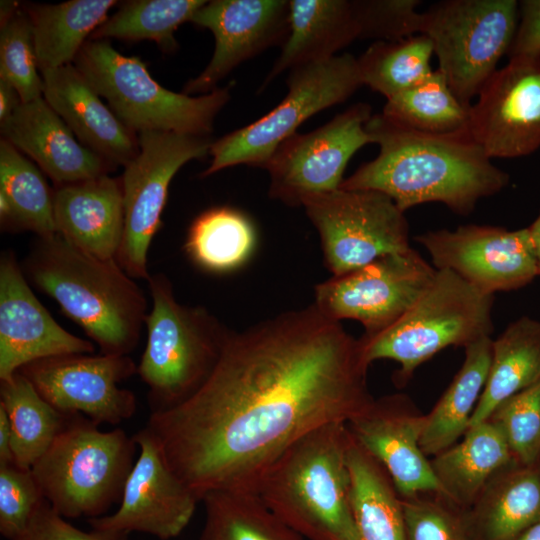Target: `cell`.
Returning <instances> with one entry per match:
<instances>
[{
  "label": "cell",
  "mask_w": 540,
  "mask_h": 540,
  "mask_svg": "<svg viewBox=\"0 0 540 540\" xmlns=\"http://www.w3.org/2000/svg\"><path fill=\"white\" fill-rule=\"evenodd\" d=\"M19 372L65 415L83 414L98 425H116L136 411L134 393L119 387L137 373L129 355H60L31 362Z\"/></svg>",
  "instance_id": "2e32d148"
},
{
  "label": "cell",
  "mask_w": 540,
  "mask_h": 540,
  "mask_svg": "<svg viewBox=\"0 0 540 540\" xmlns=\"http://www.w3.org/2000/svg\"><path fill=\"white\" fill-rule=\"evenodd\" d=\"M433 54V45L424 34L375 41L357 58L362 84L388 99L428 78L434 71Z\"/></svg>",
  "instance_id": "d590c367"
},
{
  "label": "cell",
  "mask_w": 540,
  "mask_h": 540,
  "mask_svg": "<svg viewBox=\"0 0 540 540\" xmlns=\"http://www.w3.org/2000/svg\"><path fill=\"white\" fill-rule=\"evenodd\" d=\"M24 267L102 354L129 355L136 348L147 300L116 259L90 255L56 233L38 237Z\"/></svg>",
  "instance_id": "3957f363"
},
{
  "label": "cell",
  "mask_w": 540,
  "mask_h": 540,
  "mask_svg": "<svg viewBox=\"0 0 540 540\" xmlns=\"http://www.w3.org/2000/svg\"><path fill=\"white\" fill-rule=\"evenodd\" d=\"M494 295L486 294L449 270H437L412 307L381 333L358 341L364 362L389 359L399 368L396 386H404L415 370L448 347H467L491 337Z\"/></svg>",
  "instance_id": "52a82bcc"
},
{
  "label": "cell",
  "mask_w": 540,
  "mask_h": 540,
  "mask_svg": "<svg viewBox=\"0 0 540 540\" xmlns=\"http://www.w3.org/2000/svg\"><path fill=\"white\" fill-rule=\"evenodd\" d=\"M365 129L379 154L344 179L341 189L383 193L403 212L439 202L455 214L468 215L481 199L509 183V175L492 163L468 129L423 132L382 113L372 115Z\"/></svg>",
  "instance_id": "7a4b0ae2"
},
{
  "label": "cell",
  "mask_w": 540,
  "mask_h": 540,
  "mask_svg": "<svg viewBox=\"0 0 540 540\" xmlns=\"http://www.w3.org/2000/svg\"><path fill=\"white\" fill-rule=\"evenodd\" d=\"M358 339L314 304L231 331L206 381L146 428L199 498L253 491L294 442L372 400Z\"/></svg>",
  "instance_id": "6da1fadb"
},
{
  "label": "cell",
  "mask_w": 540,
  "mask_h": 540,
  "mask_svg": "<svg viewBox=\"0 0 540 540\" xmlns=\"http://www.w3.org/2000/svg\"><path fill=\"white\" fill-rule=\"evenodd\" d=\"M43 500L31 469L0 465V532L6 540L24 533Z\"/></svg>",
  "instance_id": "7bdbcfd3"
},
{
  "label": "cell",
  "mask_w": 540,
  "mask_h": 540,
  "mask_svg": "<svg viewBox=\"0 0 540 540\" xmlns=\"http://www.w3.org/2000/svg\"><path fill=\"white\" fill-rule=\"evenodd\" d=\"M539 380L540 320L522 316L492 340L486 384L470 427L486 421L500 403Z\"/></svg>",
  "instance_id": "f546056e"
},
{
  "label": "cell",
  "mask_w": 540,
  "mask_h": 540,
  "mask_svg": "<svg viewBox=\"0 0 540 540\" xmlns=\"http://www.w3.org/2000/svg\"><path fill=\"white\" fill-rule=\"evenodd\" d=\"M302 206L320 236L332 276L411 248L405 212L383 193L339 188L310 197Z\"/></svg>",
  "instance_id": "7c38bea8"
},
{
  "label": "cell",
  "mask_w": 540,
  "mask_h": 540,
  "mask_svg": "<svg viewBox=\"0 0 540 540\" xmlns=\"http://www.w3.org/2000/svg\"><path fill=\"white\" fill-rule=\"evenodd\" d=\"M406 540H468L464 512L437 493L401 498Z\"/></svg>",
  "instance_id": "60d3db41"
},
{
  "label": "cell",
  "mask_w": 540,
  "mask_h": 540,
  "mask_svg": "<svg viewBox=\"0 0 540 540\" xmlns=\"http://www.w3.org/2000/svg\"><path fill=\"white\" fill-rule=\"evenodd\" d=\"M22 103L16 88L0 79V122L7 119Z\"/></svg>",
  "instance_id": "bcb514c9"
},
{
  "label": "cell",
  "mask_w": 540,
  "mask_h": 540,
  "mask_svg": "<svg viewBox=\"0 0 540 540\" xmlns=\"http://www.w3.org/2000/svg\"><path fill=\"white\" fill-rule=\"evenodd\" d=\"M133 437L140 453L125 482L119 508L89 523L94 529L174 538L188 525L200 500L170 469L147 428Z\"/></svg>",
  "instance_id": "ac0fdd59"
},
{
  "label": "cell",
  "mask_w": 540,
  "mask_h": 540,
  "mask_svg": "<svg viewBox=\"0 0 540 540\" xmlns=\"http://www.w3.org/2000/svg\"><path fill=\"white\" fill-rule=\"evenodd\" d=\"M469 109L437 69L421 83L388 98L382 114L415 130L444 134L468 129Z\"/></svg>",
  "instance_id": "8d00e7d4"
},
{
  "label": "cell",
  "mask_w": 540,
  "mask_h": 540,
  "mask_svg": "<svg viewBox=\"0 0 540 540\" xmlns=\"http://www.w3.org/2000/svg\"><path fill=\"white\" fill-rule=\"evenodd\" d=\"M371 116V106L359 102L318 129L285 140L265 168L270 175L269 196L302 206L310 197L339 189L349 160L372 143L365 129Z\"/></svg>",
  "instance_id": "5bb4252c"
},
{
  "label": "cell",
  "mask_w": 540,
  "mask_h": 540,
  "mask_svg": "<svg viewBox=\"0 0 540 540\" xmlns=\"http://www.w3.org/2000/svg\"><path fill=\"white\" fill-rule=\"evenodd\" d=\"M206 2L204 0L128 1L92 33L91 39L152 40L163 51L172 52L178 46L174 38L177 28L191 21L194 14Z\"/></svg>",
  "instance_id": "74e56055"
},
{
  "label": "cell",
  "mask_w": 540,
  "mask_h": 540,
  "mask_svg": "<svg viewBox=\"0 0 540 540\" xmlns=\"http://www.w3.org/2000/svg\"><path fill=\"white\" fill-rule=\"evenodd\" d=\"M95 346L65 330L42 305L11 251L0 259V381L49 357L91 354Z\"/></svg>",
  "instance_id": "ffe728a7"
},
{
  "label": "cell",
  "mask_w": 540,
  "mask_h": 540,
  "mask_svg": "<svg viewBox=\"0 0 540 540\" xmlns=\"http://www.w3.org/2000/svg\"><path fill=\"white\" fill-rule=\"evenodd\" d=\"M514 540H540V520L524 530Z\"/></svg>",
  "instance_id": "681fc988"
},
{
  "label": "cell",
  "mask_w": 540,
  "mask_h": 540,
  "mask_svg": "<svg viewBox=\"0 0 540 540\" xmlns=\"http://www.w3.org/2000/svg\"><path fill=\"white\" fill-rule=\"evenodd\" d=\"M418 0H354L359 39L393 41L421 34Z\"/></svg>",
  "instance_id": "b9f144b4"
},
{
  "label": "cell",
  "mask_w": 540,
  "mask_h": 540,
  "mask_svg": "<svg viewBox=\"0 0 540 540\" xmlns=\"http://www.w3.org/2000/svg\"><path fill=\"white\" fill-rule=\"evenodd\" d=\"M357 58L344 53L290 70L288 92L269 113L213 141L212 161L202 172L249 165L266 168L278 147L314 114L344 102L362 86Z\"/></svg>",
  "instance_id": "9c48e42d"
},
{
  "label": "cell",
  "mask_w": 540,
  "mask_h": 540,
  "mask_svg": "<svg viewBox=\"0 0 540 540\" xmlns=\"http://www.w3.org/2000/svg\"><path fill=\"white\" fill-rule=\"evenodd\" d=\"M200 540H303L253 491H215L202 499Z\"/></svg>",
  "instance_id": "e575fe53"
},
{
  "label": "cell",
  "mask_w": 540,
  "mask_h": 540,
  "mask_svg": "<svg viewBox=\"0 0 540 540\" xmlns=\"http://www.w3.org/2000/svg\"><path fill=\"white\" fill-rule=\"evenodd\" d=\"M10 463H14L11 428L6 412L0 406V465Z\"/></svg>",
  "instance_id": "7dc6e473"
},
{
  "label": "cell",
  "mask_w": 540,
  "mask_h": 540,
  "mask_svg": "<svg viewBox=\"0 0 540 540\" xmlns=\"http://www.w3.org/2000/svg\"><path fill=\"white\" fill-rule=\"evenodd\" d=\"M0 7V79L16 88L22 103L42 98L31 19L17 2L2 1Z\"/></svg>",
  "instance_id": "f35d334b"
},
{
  "label": "cell",
  "mask_w": 540,
  "mask_h": 540,
  "mask_svg": "<svg viewBox=\"0 0 540 540\" xmlns=\"http://www.w3.org/2000/svg\"><path fill=\"white\" fill-rule=\"evenodd\" d=\"M257 245L253 221L242 211L217 206L199 214L191 223L184 249L204 271L230 273L243 267Z\"/></svg>",
  "instance_id": "1f68e13d"
},
{
  "label": "cell",
  "mask_w": 540,
  "mask_h": 540,
  "mask_svg": "<svg viewBox=\"0 0 540 540\" xmlns=\"http://www.w3.org/2000/svg\"><path fill=\"white\" fill-rule=\"evenodd\" d=\"M487 420L500 429L517 463L540 461V380L500 403Z\"/></svg>",
  "instance_id": "ab89813d"
},
{
  "label": "cell",
  "mask_w": 540,
  "mask_h": 540,
  "mask_svg": "<svg viewBox=\"0 0 540 540\" xmlns=\"http://www.w3.org/2000/svg\"><path fill=\"white\" fill-rule=\"evenodd\" d=\"M520 20L511 42L509 59L540 60V0L519 2Z\"/></svg>",
  "instance_id": "f6af8a7d"
},
{
  "label": "cell",
  "mask_w": 540,
  "mask_h": 540,
  "mask_svg": "<svg viewBox=\"0 0 540 540\" xmlns=\"http://www.w3.org/2000/svg\"><path fill=\"white\" fill-rule=\"evenodd\" d=\"M1 132L3 139L34 160L55 185L107 175L113 165L76 140L43 97L21 103L1 122Z\"/></svg>",
  "instance_id": "7402d4cb"
},
{
  "label": "cell",
  "mask_w": 540,
  "mask_h": 540,
  "mask_svg": "<svg viewBox=\"0 0 540 540\" xmlns=\"http://www.w3.org/2000/svg\"><path fill=\"white\" fill-rule=\"evenodd\" d=\"M191 22L210 30L215 38L210 62L183 90L187 95H203L216 89L242 62L274 45H283L289 32V1H207Z\"/></svg>",
  "instance_id": "d6986e66"
},
{
  "label": "cell",
  "mask_w": 540,
  "mask_h": 540,
  "mask_svg": "<svg viewBox=\"0 0 540 540\" xmlns=\"http://www.w3.org/2000/svg\"><path fill=\"white\" fill-rule=\"evenodd\" d=\"M516 0H445L423 12L426 35L455 96L471 100L508 53L518 21Z\"/></svg>",
  "instance_id": "30bf717a"
},
{
  "label": "cell",
  "mask_w": 540,
  "mask_h": 540,
  "mask_svg": "<svg viewBox=\"0 0 540 540\" xmlns=\"http://www.w3.org/2000/svg\"><path fill=\"white\" fill-rule=\"evenodd\" d=\"M137 141L138 153L121 178L124 233L116 261L133 279L147 280L148 252L161 226L169 185L183 165L210 154L213 141L165 131L140 132Z\"/></svg>",
  "instance_id": "8fae6325"
},
{
  "label": "cell",
  "mask_w": 540,
  "mask_h": 540,
  "mask_svg": "<svg viewBox=\"0 0 540 540\" xmlns=\"http://www.w3.org/2000/svg\"><path fill=\"white\" fill-rule=\"evenodd\" d=\"M43 171L7 140L0 142V193L11 207L5 230H28L38 237L57 233L53 190Z\"/></svg>",
  "instance_id": "836d02e7"
},
{
  "label": "cell",
  "mask_w": 540,
  "mask_h": 540,
  "mask_svg": "<svg viewBox=\"0 0 540 540\" xmlns=\"http://www.w3.org/2000/svg\"><path fill=\"white\" fill-rule=\"evenodd\" d=\"M116 3L114 0H71L27 7L39 71L72 64L87 37L106 21L108 11Z\"/></svg>",
  "instance_id": "4dcf8cb0"
},
{
  "label": "cell",
  "mask_w": 540,
  "mask_h": 540,
  "mask_svg": "<svg viewBox=\"0 0 540 540\" xmlns=\"http://www.w3.org/2000/svg\"><path fill=\"white\" fill-rule=\"evenodd\" d=\"M425 415L403 393L373 400L348 423L352 437L387 471L401 498L442 494L420 446Z\"/></svg>",
  "instance_id": "44dd1931"
},
{
  "label": "cell",
  "mask_w": 540,
  "mask_h": 540,
  "mask_svg": "<svg viewBox=\"0 0 540 540\" xmlns=\"http://www.w3.org/2000/svg\"><path fill=\"white\" fill-rule=\"evenodd\" d=\"M463 512L468 540H514L540 520V461L503 469Z\"/></svg>",
  "instance_id": "484cf974"
},
{
  "label": "cell",
  "mask_w": 540,
  "mask_h": 540,
  "mask_svg": "<svg viewBox=\"0 0 540 540\" xmlns=\"http://www.w3.org/2000/svg\"><path fill=\"white\" fill-rule=\"evenodd\" d=\"M346 423L323 425L289 446L255 492L288 527L309 540H360L350 506Z\"/></svg>",
  "instance_id": "277c9868"
},
{
  "label": "cell",
  "mask_w": 540,
  "mask_h": 540,
  "mask_svg": "<svg viewBox=\"0 0 540 540\" xmlns=\"http://www.w3.org/2000/svg\"><path fill=\"white\" fill-rule=\"evenodd\" d=\"M359 37L354 0H290L287 38L259 92L285 70L332 58Z\"/></svg>",
  "instance_id": "d4e9b609"
},
{
  "label": "cell",
  "mask_w": 540,
  "mask_h": 540,
  "mask_svg": "<svg viewBox=\"0 0 540 540\" xmlns=\"http://www.w3.org/2000/svg\"><path fill=\"white\" fill-rule=\"evenodd\" d=\"M128 535L114 530H80L66 521L44 499L24 533L16 540H128Z\"/></svg>",
  "instance_id": "ee69618b"
},
{
  "label": "cell",
  "mask_w": 540,
  "mask_h": 540,
  "mask_svg": "<svg viewBox=\"0 0 540 540\" xmlns=\"http://www.w3.org/2000/svg\"><path fill=\"white\" fill-rule=\"evenodd\" d=\"M0 406L10 423L14 464L30 470L52 444L68 415L50 405L19 371L1 382Z\"/></svg>",
  "instance_id": "d6a6232c"
},
{
  "label": "cell",
  "mask_w": 540,
  "mask_h": 540,
  "mask_svg": "<svg viewBox=\"0 0 540 540\" xmlns=\"http://www.w3.org/2000/svg\"><path fill=\"white\" fill-rule=\"evenodd\" d=\"M75 66L132 132L165 131L208 136L230 99V88L190 96L156 82L138 57L124 56L106 39L88 40Z\"/></svg>",
  "instance_id": "ba28073f"
},
{
  "label": "cell",
  "mask_w": 540,
  "mask_h": 540,
  "mask_svg": "<svg viewBox=\"0 0 540 540\" xmlns=\"http://www.w3.org/2000/svg\"><path fill=\"white\" fill-rule=\"evenodd\" d=\"M527 229L537 261L538 276L540 277V212L535 220L527 227Z\"/></svg>",
  "instance_id": "c3c4849f"
},
{
  "label": "cell",
  "mask_w": 540,
  "mask_h": 540,
  "mask_svg": "<svg viewBox=\"0 0 540 540\" xmlns=\"http://www.w3.org/2000/svg\"><path fill=\"white\" fill-rule=\"evenodd\" d=\"M464 349L460 369L432 410L425 414L420 446L427 457L444 451L465 435L483 393L491 362L492 339L481 338Z\"/></svg>",
  "instance_id": "f1b7e54d"
},
{
  "label": "cell",
  "mask_w": 540,
  "mask_h": 540,
  "mask_svg": "<svg viewBox=\"0 0 540 540\" xmlns=\"http://www.w3.org/2000/svg\"><path fill=\"white\" fill-rule=\"evenodd\" d=\"M152 308L145 317L147 341L137 373L149 388L152 412L190 397L214 370L231 330L203 306L177 301L171 281L147 279Z\"/></svg>",
  "instance_id": "5b68a950"
},
{
  "label": "cell",
  "mask_w": 540,
  "mask_h": 540,
  "mask_svg": "<svg viewBox=\"0 0 540 540\" xmlns=\"http://www.w3.org/2000/svg\"><path fill=\"white\" fill-rule=\"evenodd\" d=\"M57 234L101 259H116L124 233L121 180L107 175L56 185Z\"/></svg>",
  "instance_id": "cb8c5ba5"
},
{
  "label": "cell",
  "mask_w": 540,
  "mask_h": 540,
  "mask_svg": "<svg viewBox=\"0 0 540 540\" xmlns=\"http://www.w3.org/2000/svg\"><path fill=\"white\" fill-rule=\"evenodd\" d=\"M415 240L435 269L452 271L486 294L517 290L539 277L527 227L469 224L428 231Z\"/></svg>",
  "instance_id": "9a60e30c"
},
{
  "label": "cell",
  "mask_w": 540,
  "mask_h": 540,
  "mask_svg": "<svg viewBox=\"0 0 540 540\" xmlns=\"http://www.w3.org/2000/svg\"><path fill=\"white\" fill-rule=\"evenodd\" d=\"M463 439L431 457L442 496L467 510L489 481L517 463L500 429L490 420L470 427Z\"/></svg>",
  "instance_id": "4316f807"
},
{
  "label": "cell",
  "mask_w": 540,
  "mask_h": 540,
  "mask_svg": "<svg viewBox=\"0 0 540 540\" xmlns=\"http://www.w3.org/2000/svg\"><path fill=\"white\" fill-rule=\"evenodd\" d=\"M43 98L79 141L113 165L128 164L138 153V141L101 100L73 64L40 72Z\"/></svg>",
  "instance_id": "603a6c76"
},
{
  "label": "cell",
  "mask_w": 540,
  "mask_h": 540,
  "mask_svg": "<svg viewBox=\"0 0 540 540\" xmlns=\"http://www.w3.org/2000/svg\"><path fill=\"white\" fill-rule=\"evenodd\" d=\"M468 131L489 158H517L540 147V60L509 59L469 109Z\"/></svg>",
  "instance_id": "e0dca14e"
},
{
  "label": "cell",
  "mask_w": 540,
  "mask_h": 540,
  "mask_svg": "<svg viewBox=\"0 0 540 540\" xmlns=\"http://www.w3.org/2000/svg\"><path fill=\"white\" fill-rule=\"evenodd\" d=\"M137 444L120 428L102 431L79 414L64 426L31 471L44 499L64 518H97L120 501Z\"/></svg>",
  "instance_id": "8992f818"
},
{
  "label": "cell",
  "mask_w": 540,
  "mask_h": 540,
  "mask_svg": "<svg viewBox=\"0 0 540 540\" xmlns=\"http://www.w3.org/2000/svg\"><path fill=\"white\" fill-rule=\"evenodd\" d=\"M346 461L350 506L360 540H406L400 495L385 468L350 432Z\"/></svg>",
  "instance_id": "83f0119b"
},
{
  "label": "cell",
  "mask_w": 540,
  "mask_h": 540,
  "mask_svg": "<svg viewBox=\"0 0 540 540\" xmlns=\"http://www.w3.org/2000/svg\"><path fill=\"white\" fill-rule=\"evenodd\" d=\"M436 272L411 247L317 284L313 304L335 321L360 322L362 336L371 337L397 322L428 288Z\"/></svg>",
  "instance_id": "4fadbf2b"
}]
</instances>
